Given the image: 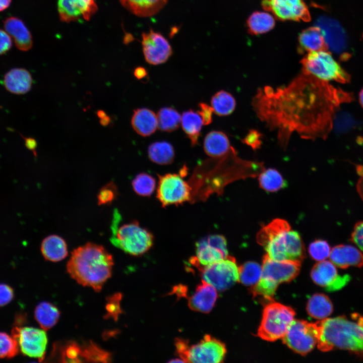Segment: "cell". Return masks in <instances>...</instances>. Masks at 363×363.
Listing matches in <instances>:
<instances>
[{
  "mask_svg": "<svg viewBox=\"0 0 363 363\" xmlns=\"http://www.w3.org/2000/svg\"><path fill=\"white\" fill-rule=\"evenodd\" d=\"M199 108L197 111L202 118L203 125H208L212 122V114L214 112L211 106L204 102H201L198 104Z\"/></svg>",
  "mask_w": 363,
  "mask_h": 363,
  "instance_id": "obj_45",
  "label": "cell"
},
{
  "mask_svg": "<svg viewBox=\"0 0 363 363\" xmlns=\"http://www.w3.org/2000/svg\"><path fill=\"white\" fill-rule=\"evenodd\" d=\"M174 343L177 355L184 362L219 363L225 358V345L210 335H205L198 343L193 345L179 338L175 340Z\"/></svg>",
  "mask_w": 363,
  "mask_h": 363,
  "instance_id": "obj_7",
  "label": "cell"
},
{
  "mask_svg": "<svg viewBox=\"0 0 363 363\" xmlns=\"http://www.w3.org/2000/svg\"><path fill=\"white\" fill-rule=\"evenodd\" d=\"M262 6L280 20L308 22L311 20L305 0H262Z\"/></svg>",
  "mask_w": 363,
  "mask_h": 363,
  "instance_id": "obj_15",
  "label": "cell"
},
{
  "mask_svg": "<svg viewBox=\"0 0 363 363\" xmlns=\"http://www.w3.org/2000/svg\"><path fill=\"white\" fill-rule=\"evenodd\" d=\"M97 115L98 117L100 118H101L107 115L106 113L102 110H98L97 112Z\"/></svg>",
  "mask_w": 363,
  "mask_h": 363,
  "instance_id": "obj_55",
  "label": "cell"
},
{
  "mask_svg": "<svg viewBox=\"0 0 363 363\" xmlns=\"http://www.w3.org/2000/svg\"><path fill=\"white\" fill-rule=\"evenodd\" d=\"M360 177L357 182L356 187L357 192L363 200V174L360 175Z\"/></svg>",
  "mask_w": 363,
  "mask_h": 363,
  "instance_id": "obj_52",
  "label": "cell"
},
{
  "mask_svg": "<svg viewBox=\"0 0 363 363\" xmlns=\"http://www.w3.org/2000/svg\"><path fill=\"white\" fill-rule=\"evenodd\" d=\"M318 25L324 35L326 43L329 47L335 51H340L343 47L344 40L341 29L335 22L326 19L318 21Z\"/></svg>",
  "mask_w": 363,
  "mask_h": 363,
  "instance_id": "obj_30",
  "label": "cell"
},
{
  "mask_svg": "<svg viewBox=\"0 0 363 363\" xmlns=\"http://www.w3.org/2000/svg\"><path fill=\"white\" fill-rule=\"evenodd\" d=\"M226 240L220 234L206 236L196 244V256L190 263L200 272L203 268L221 261L228 256Z\"/></svg>",
  "mask_w": 363,
  "mask_h": 363,
  "instance_id": "obj_12",
  "label": "cell"
},
{
  "mask_svg": "<svg viewBox=\"0 0 363 363\" xmlns=\"http://www.w3.org/2000/svg\"><path fill=\"white\" fill-rule=\"evenodd\" d=\"M302 73L324 81L347 83L350 75L333 58L327 50L312 51L302 59Z\"/></svg>",
  "mask_w": 363,
  "mask_h": 363,
  "instance_id": "obj_9",
  "label": "cell"
},
{
  "mask_svg": "<svg viewBox=\"0 0 363 363\" xmlns=\"http://www.w3.org/2000/svg\"><path fill=\"white\" fill-rule=\"evenodd\" d=\"M17 340L5 332H0V358H10L16 355L19 351Z\"/></svg>",
  "mask_w": 363,
  "mask_h": 363,
  "instance_id": "obj_39",
  "label": "cell"
},
{
  "mask_svg": "<svg viewBox=\"0 0 363 363\" xmlns=\"http://www.w3.org/2000/svg\"><path fill=\"white\" fill-rule=\"evenodd\" d=\"M134 191L138 195L147 197L150 196L156 186L155 178L147 173H141L136 175L132 181Z\"/></svg>",
  "mask_w": 363,
  "mask_h": 363,
  "instance_id": "obj_38",
  "label": "cell"
},
{
  "mask_svg": "<svg viewBox=\"0 0 363 363\" xmlns=\"http://www.w3.org/2000/svg\"><path fill=\"white\" fill-rule=\"evenodd\" d=\"M134 75L138 80H141L147 78L148 72L145 68L138 67L134 70Z\"/></svg>",
  "mask_w": 363,
  "mask_h": 363,
  "instance_id": "obj_50",
  "label": "cell"
},
{
  "mask_svg": "<svg viewBox=\"0 0 363 363\" xmlns=\"http://www.w3.org/2000/svg\"><path fill=\"white\" fill-rule=\"evenodd\" d=\"M26 145L29 149L32 150L33 151L35 150L36 146H37L36 142L33 138L26 139Z\"/></svg>",
  "mask_w": 363,
  "mask_h": 363,
  "instance_id": "obj_51",
  "label": "cell"
},
{
  "mask_svg": "<svg viewBox=\"0 0 363 363\" xmlns=\"http://www.w3.org/2000/svg\"><path fill=\"white\" fill-rule=\"evenodd\" d=\"M262 135L258 131L251 130L242 140L243 143L253 149L259 148L262 144Z\"/></svg>",
  "mask_w": 363,
  "mask_h": 363,
  "instance_id": "obj_43",
  "label": "cell"
},
{
  "mask_svg": "<svg viewBox=\"0 0 363 363\" xmlns=\"http://www.w3.org/2000/svg\"><path fill=\"white\" fill-rule=\"evenodd\" d=\"M110 122V118L109 116L106 115L105 116L100 118V124L102 126H108Z\"/></svg>",
  "mask_w": 363,
  "mask_h": 363,
  "instance_id": "obj_54",
  "label": "cell"
},
{
  "mask_svg": "<svg viewBox=\"0 0 363 363\" xmlns=\"http://www.w3.org/2000/svg\"><path fill=\"white\" fill-rule=\"evenodd\" d=\"M181 125L183 131L190 139L192 146L198 144L202 126L201 117L192 109L183 112L181 116Z\"/></svg>",
  "mask_w": 363,
  "mask_h": 363,
  "instance_id": "obj_28",
  "label": "cell"
},
{
  "mask_svg": "<svg viewBox=\"0 0 363 363\" xmlns=\"http://www.w3.org/2000/svg\"><path fill=\"white\" fill-rule=\"evenodd\" d=\"M5 30L13 40L17 48L21 51H28L33 45L30 32L23 21L18 17L11 16L3 21Z\"/></svg>",
  "mask_w": 363,
  "mask_h": 363,
  "instance_id": "obj_20",
  "label": "cell"
},
{
  "mask_svg": "<svg viewBox=\"0 0 363 363\" xmlns=\"http://www.w3.org/2000/svg\"><path fill=\"white\" fill-rule=\"evenodd\" d=\"M120 296V294H117L110 298L109 301H108L109 303L106 307L109 315L113 316L114 314L118 315V313H120L119 304V300L121 298Z\"/></svg>",
  "mask_w": 363,
  "mask_h": 363,
  "instance_id": "obj_48",
  "label": "cell"
},
{
  "mask_svg": "<svg viewBox=\"0 0 363 363\" xmlns=\"http://www.w3.org/2000/svg\"><path fill=\"white\" fill-rule=\"evenodd\" d=\"M300 267V262L274 260L266 254L263 259L261 277L251 289L253 296H259L269 301H273V296L278 285L290 282L295 278L299 272Z\"/></svg>",
  "mask_w": 363,
  "mask_h": 363,
  "instance_id": "obj_5",
  "label": "cell"
},
{
  "mask_svg": "<svg viewBox=\"0 0 363 363\" xmlns=\"http://www.w3.org/2000/svg\"><path fill=\"white\" fill-rule=\"evenodd\" d=\"M336 266L345 269L350 266H363V254L357 248L348 245H339L333 247L329 257Z\"/></svg>",
  "mask_w": 363,
  "mask_h": 363,
  "instance_id": "obj_21",
  "label": "cell"
},
{
  "mask_svg": "<svg viewBox=\"0 0 363 363\" xmlns=\"http://www.w3.org/2000/svg\"><path fill=\"white\" fill-rule=\"evenodd\" d=\"M259 186L268 192H275L287 186V182L275 169L264 170L259 176Z\"/></svg>",
  "mask_w": 363,
  "mask_h": 363,
  "instance_id": "obj_35",
  "label": "cell"
},
{
  "mask_svg": "<svg viewBox=\"0 0 363 363\" xmlns=\"http://www.w3.org/2000/svg\"><path fill=\"white\" fill-rule=\"evenodd\" d=\"M12 46V40L11 36L5 30L0 29V55L9 51Z\"/></svg>",
  "mask_w": 363,
  "mask_h": 363,
  "instance_id": "obj_47",
  "label": "cell"
},
{
  "mask_svg": "<svg viewBox=\"0 0 363 363\" xmlns=\"http://www.w3.org/2000/svg\"><path fill=\"white\" fill-rule=\"evenodd\" d=\"M80 350L81 349L76 344L70 345L66 350L64 358L68 359L69 361H78L77 359Z\"/></svg>",
  "mask_w": 363,
  "mask_h": 363,
  "instance_id": "obj_49",
  "label": "cell"
},
{
  "mask_svg": "<svg viewBox=\"0 0 363 363\" xmlns=\"http://www.w3.org/2000/svg\"><path fill=\"white\" fill-rule=\"evenodd\" d=\"M156 115L158 128L162 131H174L178 128L180 124L181 115L172 107H162L158 110Z\"/></svg>",
  "mask_w": 363,
  "mask_h": 363,
  "instance_id": "obj_36",
  "label": "cell"
},
{
  "mask_svg": "<svg viewBox=\"0 0 363 363\" xmlns=\"http://www.w3.org/2000/svg\"><path fill=\"white\" fill-rule=\"evenodd\" d=\"M217 297V290L202 280L194 293L189 298L188 306L193 311L208 313L214 307Z\"/></svg>",
  "mask_w": 363,
  "mask_h": 363,
  "instance_id": "obj_19",
  "label": "cell"
},
{
  "mask_svg": "<svg viewBox=\"0 0 363 363\" xmlns=\"http://www.w3.org/2000/svg\"><path fill=\"white\" fill-rule=\"evenodd\" d=\"M41 251L44 258L51 262H58L68 255L67 245L62 237L50 235L45 237L41 245Z\"/></svg>",
  "mask_w": 363,
  "mask_h": 363,
  "instance_id": "obj_26",
  "label": "cell"
},
{
  "mask_svg": "<svg viewBox=\"0 0 363 363\" xmlns=\"http://www.w3.org/2000/svg\"><path fill=\"white\" fill-rule=\"evenodd\" d=\"M312 280L318 285L324 287L328 291L339 290L350 281L348 274L340 275L336 266L329 261H322L316 263L311 272Z\"/></svg>",
  "mask_w": 363,
  "mask_h": 363,
  "instance_id": "obj_17",
  "label": "cell"
},
{
  "mask_svg": "<svg viewBox=\"0 0 363 363\" xmlns=\"http://www.w3.org/2000/svg\"><path fill=\"white\" fill-rule=\"evenodd\" d=\"M83 351L82 355L88 360L106 362L110 359L108 353L93 343H90Z\"/></svg>",
  "mask_w": 363,
  "mask_h": 363,
  "instance_id": "obj_41",
  "label": "cell"
},
{
  "mask_svg": "<svg viewBox=\"0 0 363 363\" xmlns=\"http://www.w3.org/2000/svg\"><path fill=\"white\" fill-rule=\"evenodd\" d=\"M204 150L207 155L215 158L227 155L233 149L226 135L220 131H212L205 136Z\"/></svg>",
  "mask_w": 363,
  "mask_h": 363,
  "instance_id": "obj_22",
  "label": "cell"
},
{
  "mask_svg": "<svg viewBox=\"0 0 363 363\" xmlns=\"http://www.w3.org/2000/svg\"><path fill=\"white\" fill-rule=\"evenodd\" d=\"M262 267L257 262L249 261L238 267L239 282L243 284L253 286L260 280Z\"/></svg>",
  "mask_w": 363,
  "mask_h": 363,
  "instance_id": "obj_37",
  "label": "cell"
},
{
  "mask_svg": "<svg viewBox=\"0 0 363 363\" xmlns=\"http://www.w3.org/2000/svg\"><path fill=\"white\" fill-rule=\"evenodd\" d=\"M117 196V189L112 182L103 187L97 195L98 205H107L111 203Z\"/></svg>",
  "mask_w": 363,
  "mask_h": 363,
  "instance_id": "obj_42",
  "label": "cell"
},
{
  "mask_svg": "<svg viewBox=\"0 0 363 363\" xmlns=\"http://www.w3.org/2000/svg\"><path fill=\"white\" fill-rule=\"evenodd\" d=\"M11 3L12 0H0V12L7 9Z\"/></svg>",
  "mask_w": 363,
  "mask_h": 363,
  "instance_id": "obj_53",
  "label": "cell"
},
{
  "mask_svg": "<svg viewBox=\"0 0 363 363\" xmlns=\"http://www.w3.org/2000/svg\"><path fill=\"white\" fill-rule=\"evenodd\" d=\"M142 45L146 61L152 65L166 62L172 53L168 40L160 33L151 29L143 33Z\"/></svg>",
  "mask_w": 363,
  "mask_h": 363,
  "instance_id": "obj_16",
  "label": "cell"
},
{
  "mask_svg": "<svg viewBox=\"0 0 363 363\" xmlns=\"http://www.w3.org/2000/svg\"><path fill=\"white\" fill-rule=\"evenodd\" d=\"M359 101L361 106L363 107V89H362L359 92Z\"/></svg>",
  "mask_w": 363,
  "mask_h": 363,
  "instance_id": "obj_56",
  "label": "cell"
},
{
  "mask_svg": "<svg viewBox=\"0 0 363 363\" xmlns=\"http://www.w3.org/2000/svg\"><path fill=\"white\" fill-rule=\"evenodd\" d=\"M148 155L150 160L156 164L167 165L173 161L174 150L169 142L157 141L149 146Z\"/></svg>",
  "mask_w": 363,
  "mask_h": 363,
  "instance_id": "obj_31",
  "label": "cell"
},
{
  "mask_svg": "<svg viewBox=\"0 0 363 363\" xmlns=\"http://www.w3.org/2000/svg\"><path fill=\"white\" fill-rule=\"evenodd\" d=\"M131 125L135 132L140 136H149L158 128L157 115L147 108L136 109L131 118Z\"/></svg>",
  "mask_w": 363,
  "mask_h": 363,
  "instance_id": "obj_23",
  "label": "cell"
},
{
  "mask_svg": "<svg viewBox=\"0 0 363 363\" xmlns=\"http://www.w3.org/2000/svg\"><path fill=\"white\" fill-rule=\"evenodd\" d=\"M319 328L317 322L293 320L283 336V343L301 355L311 352L317 344Z\"/></svg>",
  "mask_w": 363,
  "mask_h": 363,
  "instance_id": "obj_10",
  "label": "cell"
},
{
  "mask_svg": "<svg viewBox=\"0 0 363 363\" xmlns=\"http://www.w3.org/2000/svg\"><path fill=\"white\" fill-rule=\"evenodd\" d=\"M352 98L349 93L302 73L287 86L259 89L253 105L285 146L294 133L306 139L326 138L336 109Z\"/></svg>",
  "mask_w": 363,
  "mask_h": 363,
  "instance_id": "obj_1",
  "label": "cell"
},
{
  "mask_svg": "<svg viewBox=\"0 0 363 363\" xmlns=\"http://www.w3.org/2000/svg\"><path fill=\"white\" fill-rule=\"evenodd\" d=\"M200 272L203 280L220 291L226 290L239 282L238 267L235 258L229 255L205 267Z\"/></svg>",
  "mask_w": 363,
  "mask_h": 363,
  "instance_id": "obj_11",
  "label": "cell"
},
{
  "mask_svg": "<svg viewBox=\"0 0 363 363\" xmlns=\"http://www.w3.org/2000/svg\"><path fill=\"white\" fill-rule=\"evenodd\" d=\"M330 252V245L323 239L315 240L310 244L308 248L311 257L318 262L325 260L329 257Z\"/></svg>",
  "mask_w": 363,
  "mask_h": 363,
  "instance_id": "obj_40",
  "label": "cell"
},
{
  "mask_svg": "<svg viewBox=\"0 0 363 363\" xmlns=\"http://www.w3.org/2000/svg\"><path fill=\"white\" fill-rule=\"evenodd\" d=\"M157 198L163 206L181 204L191 198L190 186L176 173L159 176Z\"/></svg>",
  "mask_w": 363,
  "mask_h": 363,
  "instance_id": "obj_13",
  "label": "cell"
},
{
  "mask_svg": "<svg viewBox=\"0 0 363 363\" xmlns=\"http://www.w3.org/2000/svg\"><path fill=\"white\" fill-rule=\"evenodd\" d=\"M4 83L5 87L9 92L22 94L30 90L32 78L30 73L26 69L14 68L5 75Z\"/></svg>",
  "mask_w": 363,
  "mask_h": 363,
  "instance_id": "obj_24",
  "label": "cell"
},
{
  "mask_svg": "<svg viewBox=\"0 0 363 363\" xmlns=\"http://www.w3.org/2000/svg\"><path fill=\"white\" fill-rule=\"evenodd\" d=\"M350 240L363 251V221H359L355 224Z\"/></svg>",
  "mask_w": 363,
  "mask_h": 363,
  "instance_id": "obj_44",
  "label": "cell"
},
{
  "mask_svg": "<svg viewBox=\"0 0 363 363\" xmlns=\"http://www.w3.org/2000/svg\"><path fill=\"white\" fill-rule=\"evenodd\" d=\"M119 214L115 213L112 225L110 241L117 248L133 256H140L152 246L154 237L146 229L137 221L119 225Z\"/></svg>",
  "mask_w": 363,
  "mask_h": 363,
  "instance_id": "obj_6",
  "label": "cell"
},
{
  "mask_svg": "<svg viewBox=\"0 0 363 363\" xmlns=\"http://www.w3.org/2000/svg\"><path fill=\"white\" fill-rule=\"evenodd\" d=\"M295 315L291 308L270 301L264 308L258 336L271 342L282 338L294 320Z\"/></svg>",
  "mask_w": 363,
  "mask_h": 363,
  "instance_id": "obj_8",
  "label": "cell"
},
{
  "mask_svg": "<svg viewBox=\"0 0 363 363\" xmlns=\"http://www.w3.org/2000/svg\"><path fill=\"white\" fill-rule=\"evenodd\" d=\"M319 328L318 348L327 352L345 350L363 357V316L353 313L349 317L325 318L317 322Z\"/></svg>",
  "mask_w": 363,
  "mask_h": 363,
  "instance_id": "obj_3",
  "label": "cell"
},
{
  "mask_svg": "<svg viewBox=\"0 0 363 363\" xmlns=\"http://www.w3.org/2000/svg\"><path fill=\"white\" fill-rule=\"evenodd\" d=\"M257 241L264 247L266 254L274 260L301 262L306 256L299 234L291 229L284 219L276 218L262 227L257 235Z\"/></svg>",
  "mask_w": 363,
  "mask_h": 363,
  "instance_id": "obj_4",
  "label": "cell"
},
{
  "mask_svg": "<svg viewBox=\"0 0 363 363\" xmlns=\"http://www.w3.org/2000/svg\"><path fill=\"white\" fill-rule=\"evenodd\" d=\"M299 50L302 52L327 50L328 46L321 28L311 27L304 30L298 37Z\"/></svg>",
  "mask_w": 363,
  "mask_h": 363,
  "instance_id": "obj_25",
  "label": "cell"
},
{
  "mask_svg": "<svg viewBox=\"0 0 363 363\" xmlns=\"http://www.w3.org/2000/svg\"><path fill=\"white\" fill-rule=\"evenodd\" d=\"M168 0H119L122 5L134 15L151 17L159 12Z\"/></svg>",
  "mask_w": 363,
  "mask_h": 363,
  "instance_id": "obj_27",
  "label": "cell"
},
{
  "mask_svg": "<svg viewBox=\"0 0 363 363\" xmlns=\"http://www.w3.org/2000/svg\"><path fill=\"white\" fill-rule=\"evenodd\" d=\"M211 106L217 115L226 116L234 111L236 102L230 93L224 90H220L212 96Z\"/></svg>",
  "mask_w": 363,
  "mask_h": 363,
  "instance_id": "obj_34",
  "label": "cell"
},
{
  "mask_svg": "<svg viewBox=\"0 0 363 363\" xmlns=\"http://www.w3.org/2000/svg\"><path fill=\"white\" fill-rule=\"evenodd\" d=\"M13 288L7 284H0V307L6 305L13 298Z\"/></svg>",
  "mask_w": 363,
  "mask_h": 363,
  "instance_id": "obj_46",
  "label": "cell"
},
{
  "mask_svg": "<svg viewBox=\"0 0 363 363\" xmlns=\"http://www.w3.org/2000/svg\"><path fill=\"white\" fill-rule=\"evenodd\" d=\"M113 265L112 255L103 247L88 243L73 251L67 268L78 283L98 292L111 276Z\"/></svg>",
  "mask_w": 363,
  "mask_h": 363,
  "instance_id": "obj_2",
  "label": "cell"
},
{
  "mask_svg": "<svg viewBox=\"0 0 363 363\" xmlns=\"http://www.w3.org/2000/svg\"><path fill=\"white\" fill-rule=\"evenodd\" d=\"M34 316L42 329L46 331L57 322L60 312L53 305L48 302L39 303L35 310Z\"/></svg>",
  "mask_w": 363,
  "mask_h": 363,
  "instance_id": "obj_32",
  "label": "cell"
},
{
  "mask_svg": "<svg viewBox=\"0 0 363 363\" xmlns=\"http://www.w3.org/2000/svg\"><path fill=\"white\" fill-rule=\"evenodd\" d=\"M12 336L17 340L22 353L42 361L45 355L47 338L43 329L33 327H14Z\"/></svg>",
  "mask_w": 363,
  "mask_h": 363,
  "instance_id": "obj_14",
  "label": "cell"
},
{
  "mask_svg": "<svg viewBox=\"0 0 363 363\" xmlns=\"http://www.w3.org/2000/svg\"><path fill=\"white\" fill-rule=\"evenodd\" d=\"M333 305L329 298L322 293H316L309 299L307 305L308 314L312 318L323 320L332 313Z\"/></svg>",
  "mask_w": 363,
  "mask_h": 363,
  "instance_id": "obj_29",
  "label": "cell"
},
{
  "mask_svg": "<svg viewBox=\"0 0 363 363\" xmlns=\"http://www.w3.org/2000/svg\"><path fill=\"white\" fill-rule=\"evenodd\" d=\"M97 10L95 0H58L57 2L60 19L67 23L81 19L89 20Z\"/></svg>",
  "mask_w": 363,
  "mask_h": 363,
  "instance_id": "obj_18",
  "label": "cell"
},
{
  "mask_svg": "<svg viewBox=\"0 0 363 363\" xmlns=\"http://www.w3.org/2000/svg\"><path fill=\"white\" fill-rule=\"evenodd\" d=\"M274 18L266 12H254L247 20V26L249 32L255 35L268 32L274 27Z\"/></svg>",
  "mask_w": 363,
  "mask_h": 363,
  "instance_id": "obj_33",
  "label": "cell"
}]
</instances>
